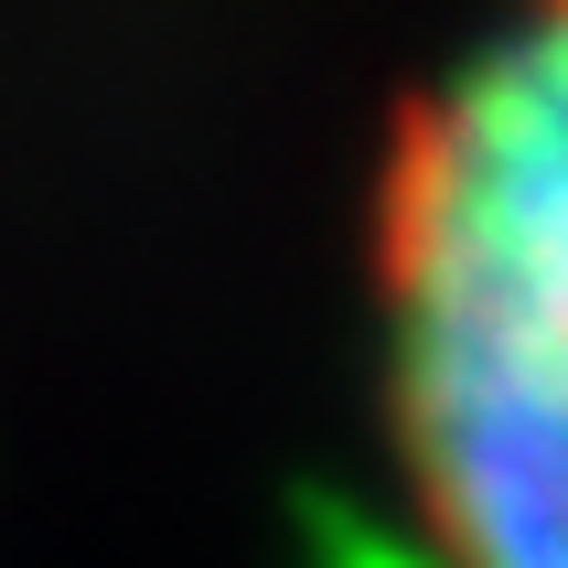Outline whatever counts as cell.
I'll use <instances>...</instances> for the list:
<instances>
[{
  "label": "cell",
  "instance_id": "cell-1",
  "mask_svg": "<svg viewBox=\"0 0 568 568\" xmlns=\"http://www.w3.org/2000/svg\"><path fill=\"white\" fill-rule=\"evenodd\" d=\"M365 268L418 568H568V0H515L408 108Z\"/></svg>",
  "mask_w": 568,
  "mask_h": 568
}]
</instances>
